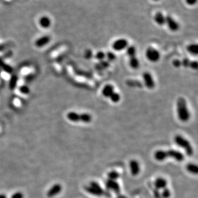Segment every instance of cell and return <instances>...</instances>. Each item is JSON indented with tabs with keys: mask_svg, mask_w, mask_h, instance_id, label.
Masks as SVG:
<instances>
[{
	"mask_svg": "<svg viewBox=\"0 0 198 198\" xmlns=\"http://www.w3.org/2000/svg\"><path fill=\"white\" fill-rule=\"evenodd\" d=\"M169 157L173 158L175 160L179 162L182 161L184 159L183 154L180 151L177 150H169L167 151L158 150L155 152V159L159 161H163Z\"/></svg>",
	"mask_w": 198,
	"mask_h": 198,
	"instance_id": "6da1fadb",
	"label": "cell"
},
{
	"mask_svg": "<svg viewBox=\"0 0 198 198\" xmlns=\"http://www.w3.org/2000/svg\"><path fill=\"white\" fill-rule=\"evenodd\" d=\"M177 111L178 119L182 122H185L189 121L191 113L188 108L187 104L184 97H179L177 102Z\"/></svg>",
	"mask_w": 198,
	"mask_h": 198,
	"instance_id": "7a4b0ae2",
	"label": "cell"
},
{
	"mask_svg": "<svg viewBox=\"0 0 198 198\" xmlns=\"http://www.w3.org/2000/svg\"><path fill=\"white\" fill-rule=\"evenodd\" d=\"M85 189L88 193L95 196H105L107 197H110L111 196L108 191H104L100 185L96 182H91L89 184V185H88L85 188Z\"/></svg>",
	"mask_w": 198,
	"mask_h": 198,
	"instance_id": "3957f363",
	"label": "cell"
},
{
	"mask_svg": "<svg viewBox=\"0 0 198 198\" xmlns=\"http://www.w3.org/2000/svg\"><path fill=\"white\" fill-rule=\"evenodd\" d=\"M67 117L69 121L73 122H82L84 123H90L92 121V117L89 113H78L75 112H69Z\"/></svg>",
	"mask_w": 198,
	"mask_h": 198,
	"instance_id": "277c9868",
	"label": "cell"
},
{
	"mask_svg": "<svg viewBox=\"0 0 198 198\" xmlns=\"http://www.w3.org/2000/svg\"><path fill=\"white\" fill-rule=\"evenodd\" d=\"M174 141L178 146L184 149L187 155L191 156L193 154V149L187 139L180 135H177L174 138Z\"/></svg>",
	"mask_w": 198,
	"mask_h": 198,
	"instance_id": "5b68a950",
	"label": "cell"
},
{
	"mask_svg": "<svg viewBox=\"0 0 198 198\" xmlns=\"http://www.w3.org/2000/svg\"><path fill=\"white\" fill-rule=\"evenodd\" d=\"M145 54L148 60L152 62L158 61L160 58V54L158 51L152 47H148Z\"/></svg>",
	"mask_w": 198,
	"mask_h": 198,
	"instance_id": "8992f818",
	"label": "cell"
},
{
	"mask_svg": "<svg viewBox=\"0 0 198 198\" xmlns=\"http://www.w3.org/2000/svg\"><path fill=\"white\" fill-rule=\"evenodd\" d=\"M128 43L126 40L124 39H120L117 40L112 44V48L114 50L117 51L124 50L126 48L128 47Z\"/></svg>",
	"mask_w": 198,
	"mask_h": 198,
	"instance_id": "52a82bcc",
	"label": "cell"
},
{
	"mask_svg": "<svg viewBox=\"0 0 198 198\" xmlns=\"http://www.w3.org/2000/svg\"><path fill=\"white\" fill-rule=\"evenodd\" d=\"M143 79L145 86L149 89H152L155 86V83L151 74L149 72H145L143 74Z\"/></svg>",
	"mask_w": 198,
	"mask_h": 198,
	"instance_id": "ba28073f",
	"label": "cell"
},
{
	"mask_svg": "<svg viewBox=\"0 0 198 198\" xmlns=\"http://www.w3.org/2000/svg\"><path fill=\"white\" fill-rule=\"evenodd\" d=\"M105 186L107 190L113 191L116 193H118L120 191L119 185L116 180H107L105 182Z\"/></svg>",
	"mask_w": 198,
	"mask_h": 198,
	"instance_id": "9c48e42d",
	"label": "cell"
},
{
	"mask_svg": "<svg viewBox=\"0 0 198 198\" xmlns=\"http://www.w3.org/2000/svg\"><path fill=\"white\" fill-rule=\"evenodd\" d=\"M166 18V23L168 25L169 29L173 31V32H176L180 28V25L171 16H167Z\"/></svg>",
	"mask_w": 198,
	"mask_h": 198,
	"instance_id": "30bf717a",
	"label": "cell"
},
{
	"mask_svg": "<svg viewBox=\"0 0 198 198\" xmlns=\"http://www.w3.org/2000/svg\"><path fill=\"white\" fill-rule=\"evenodd\" d=\"M130 173L133 176H137L140 172V165L139 162L135 160H132L130 162Z\"/></svg>",
	"mask_w": 198,
	"mask_h": 198,
	"instance_id": "8fae6325",
	"label": "cell"
},
{
	"mask_svg": "<svg viewBox=\"0 0 198 198\" xmlns=\"http://www.w3.org/2000/svg\"><path fill=\"white\" fill-rule=\"evenodd\" d=\"M62 190L61 185L60 184H56L47 191V195L48 197L51 198L58 194Z\"/></svg>",
	"mask_w": 198,
	"mask_h": 198,
	"instance_id": "7c38bea8",
	"label": "cell"
},
{
	"mask_svg": "<svg viewBox=\"0 0 198 198\" xmlns=\"http://www.w3.org/2000/svg\"><path fill=\"white\" fill-rule=\"evenodd\" d=\"M50 37L49 36H43L36 40L35 45L36 47H42L46 45L50 41Z\"/></svg>",
	"mask_w": 198,
	"mask_h": 198,
	"instance_id": "4fadbf2b",
	"label": "cell"
},
{
	"mask_svg": "<svg viewBox=\"0 0 198 198\" xmlns=\"http://www.w3.org/2000/svg\"><path fill=\"white\" fill-rule=\"evenodd\" d=\"M167 180L162 177L157 178L154 182V186L156 190H161L166 188L167 186Z\"/></svg>",
	"mask_w": 198,
	"mask_h": 198,
	"instance_id": "5bb4252c",
	"label": "cell"
},
{
	"mask_svg": "<svg viewBox=\"0 0 198 198\" xmlns=\"http://www.w3.org/2000/svg\"><path fill=\"white\" fill-rule=\"evenodd\" d=\"M115 92L114 91V87L111 84H107L103 88L102 93L105 97L110 98L112 94Z\"/></svg>",
	"mask_w": 198,
	"mask_h": 198,
	"instance_id": "9a60e30c",
	"label": "cell"
},
{
	"mask_svg": "<svg viewBox=\"0 0 198 198\" xmlns=\"http://www.w3.org/2000/svg\"><path fill=\"white\" fill-rule=\"evenodd\" d=\"M39 24L42 28L45 29L48 28L50 26L51 24L50 19L46 16L42 17L40 19Z\"/></svg>",
	"mask_w": 198,
	"mask_h": 198,
	"instance_id": "2e32d148",
	"label": "cell"
},
{
	"mask_svg": "<svg viewBox=\"0 0 198 198\" xmlns=\"http://www.w3.org/2000/svg\"><path fill=\"white\" fill-rule=\"evenodd\" d=\"M155 22L158 25H162L166 23V18L161 12H158L155 15Z\"/></svg>",
	"mask_w": 198,
	"mask_h": 198,
	"instance_id": "e0dca14e",
	"label": "cell"
},
{
	"mask_svg": "<svg viewBox=\"0 0 198 198\" xmlns=\"http://www.w3.org/2000/svg\"><path fill=\"white\" fill-rule=\"evenodd\" d=\"M0 68L7 73H11L13 71V69L11 66L6 63L1 58H0Z\"/></svg>",
	"mask_w": 198,
	"mask_h": 198,
	"instance_id": "ac0fdd59",
	"label": "cell"
},
{
	"mask_svg": "<svg viewBox=\"0 0 198 198\" xmlns=\"http://www.w3.org/2000/svg\"><path fill=\"white\" fill-rule=\"evenodd\" d=\"M130 66L132 68L135 69H138L139 67V66H140L139 61L136 56L130 58Z\"/></svg>",
	"mask_w": 198,
	"mask_h": 198,
	"instance_id": "d6986e66",
	"label": "cell"
},
{
	"mask_svg": "<svg viewBox=\"0 0 198 198\" xmlns=\"http://www.w3.org/2000/svg\"><path fill=\"white\" fill-rule=\"evenodd\" d=\"M18 77L16 75L12 76L11 79L9 82V88L11 90L15 89L18 82Z\"/></svg>",
	"mask_w": 198,
	"mask_h": 198,
	"instance_id": "ffe728a7",
	"label": "cell"
},
{
	"mask_svg": "<svg viewBox=\"0 0 198 198\" xmlns=\"http://www.w3.org/2000/svg\"><path fill=\"white\" fill-rule=\"evenodd\" d=\"M187 50L191 54L193 55L198 54V45L197 44H191L187 47Z\"/></svg>",
	"mask_w": 198,
	"mask_h": 198,
	"instance_id": "44dd1931",
	"label": "cell"
},
{
	"mask_svg": "<svg viewBox=\"0 0 198 198\" xmlns=\"http://www.w3.org/2000/svg\"><path fill=\"white\" fill-rule=\"evenodd\" d=\"M187 169L189 172L192 174H197L198 172V167L194 163H189L187 166Z\"/></svg>",
	"mask_w": 198,
	"mask_h": 198,
	"instance_id": "7402d4cb",
	"label": "cell"
},
{
	"mask_svg": "<svg viewBox=\"0 0 198 198\" xmlns=\"http://www.w3.org/2000/svg\"><path fill=\"white\" fill-rule=\"evenodd\" d=\"M127 84L130 87L141 88L143 87L141 83L137 80H128L127 81Z\"/></svg>",
	"mask_w": 198,
	"mask_h": 198,
	"instance_id": "603a6c76",
	"label": "cell"
},
{
	"mask_svg": "<svg viewBox=\"0 0 198 198\" xmlns=\"http://www.w3.org/2000/svg\"><path fill=\"white\" fill-rule=\"evenodd\" d=\"M107 177H108V180H117L119 178V173L116 171H111L108 172Z\"/></svg>",
	"mask_w": 198,
	"mask_h": 198,
	"instance_id": "cb8c5ba5",
	"label": "cell"
},
{
	"mask_svg": "<svg viewBox=\"0 0 198 198\" xmlns=\"http://www.w3.org/2000/svg\"><path fill=\"white\" fill-rule=\"evenodd\" d=\"M109 66V63L108 62L101 61L99 63L96 65V68L97 70L102 71L105 69H106Z\"/></svg>",
	"mask_w": 198,
	"mask_h": 198,
	"instance_id": "d4e9b609",
	"label": "cell"
},
{
	"mask_svg": "<svg viewBox=\"0 0 198 198\" xmlns=\"http://www.w3.org/2000/svg\"><path fill=\"white\" fill-rule=\"evenodd\" d=\"M127 54L130 58L136 56V49L133 46H130L127 49Z\"/></svg>",
	"mask_w": 198,
	"mask_h": 198,
	"instance_id": "484cf974",
	"label": "cell"
},
{
	"mask_svg": "<svg viewBox=\"0 0 198 198\" xmlns=\"http://www.w3.org/2000/svg\"><path fill=\"white\" fill-rule=\"evenodd\" d=\"M110 99H111L112 102H113L114 103H117L120 100L121 96H120V95L119 93H117L116 92H114L111 95V96L110 97Z\"/></svg>",
	"mask_w": 198,
	"mask_h": 198,
	"instance_id": "4316f807",
	"label": "cell"
},
{
	"mask_svg": "<svg viewBox=\"0 0 198 198\" xmlns=\"http://www.w3.org/2000/svg\"><path fill=\"white\" fill-rule=\"evenodd\" d=\"M171 195V191L168 188H165L162 189V193L161 194V197L163 198H169Z\"/></svg>",
	"mask_w": 198,
	"mask_h": 198,
	"instance_id": "83f0119b",
	"label": "cell"
},
{
	"mask_svg": "<svg viewBox=\"0 0 198 198\" xmlns=\"http://www.w3.org/2000/svg\"><path fill=\"white\" fill-rule=\"evenodd\" d=\"M105 57L106 54H105L104 52L102 51H99L96 53V54H95V58L100 61H103Z\"/></svg>",
	"mask_w": 198,
	"mask_h": 198,
	"instance_id": "f1b7e54d",
	"label": "cell"
},
{
	"mask_svg": "<svg viewBox=\"0 0 198 198\" xmlns=\"http://www.w3.org/2000/svg\"><path fill=\"white\" fill-rule=\"evenodd\" d=\"M19 91H21V93L22 94H29V93H30V89H29V87L26 85H22L21 87L19 88Z\"/></svg>",
	"mask_w": 198,
	"mask_h": 198,
	"instance_id": "f546056e",
	"label": "cell"
},
{
	"mask_svg": "<svg viewBox=\"0 0 198 198\" xmlns=\"http://www.w3.org/2000/svg\"><path fill=\"white\" fill-rule=\"evenodd\" d=\"M106 56L107 57L108 61H113L116 59L115 54L112 52H108L107 54H106Z\"/></svg>",
	"mask_w": 198,
	"mask_h": 198,
	"instance_id": "4dcf8cb0",
	"label": "cell"
},
{
	"mask_svg": "<svg viewBox=\"0 0 198 198\" xmlns=\"http://www.w3.org/2000/svg\"><path fill=\"white\" fill-rule=\"evenodd\" d=\"M190 63H191L190 60L188 58H184L183 61H182V65L184 67L187 68V67H189Z\"/></svg>",
	"mask_w": 198,
	"mask_h": 198,
	"instance_id": "1f68e13d",
	"label": "cell"
},
{
	"mask_svg": "<svg viewBox=\"0 0 198 198\" xmlns=\"http://www.w3.org/2000/svg\"><path fill=\"white\" fill-rule=\"evenodd\" d=\"M93 56V52L90 50H87L84 53V57L86 59L89 60Z\"/></svg>",
	"mask_w": 198,
	"mask_h": 198,
	"instance_id": "d6a6232c",
	"label": "cell"
},
{
	"mask_svg": "<svg viewBox=\"0 0 198 198\" xmlns=\"http://www.w3.org/2000/svg\"><path fill=\"white\" fill-rule=\"evenodd\" d=\"M173 66L176 68H180L182 66V61H180V60L178 59H176V60H173Z\"/></svg>",
	"mask_w": 198,
	"mask_h": 198,
	"instance_id": "836d02e7",
	"label": "cell"
},
{
	"mask_svg": "<svg viewBox=\"0 0 198 198\" xmlns=\"http://www.w3.org/2000/svg\"><path fill=\"white\" fill-rule=\"evenodd\" d=\"M11 198H23V194L21 192H16L12 195Z\"/></svg>",
	"mask_w": 198,
	"mask_h": 198,
	"instance_id": "e575fe53",
	"label": "cell"
},
{
	"mask_svg": "<svg viewBox=\"0 0 198 198\" xmlns=\"http://www.w3.org/2000/svg\"><path fill=\"white\" fill-rule=\"evenodd\" d=\"M198 62L197 61H191L189 67L193 69H197L198 68Z\"/></svg>",
	"mask_w": 198,
	"mask_h": 198,
	"instance_id": "d590c367",
	"label": "cell"
},
{
	"mask_svg": "<svg viewBox=\"0 0 198 198\" xmlns=\"http://www.w3.org/2000/svg\"><path fill=\"white\" fill-rule=\"evenodd\" d=\"M197 0H186V2L189 5H193L197 2Z\"/></svg>",
	"mask_w": 198,
	"mask_h": 198,
	"instance_id": "8d00e7d4",
	"label": "cell"
},
{
	"mask_svg": "<svg viewBox=\"0 0 198 198\" xmlns=\"http://www.w3.org/2000/svg\"><path fill=\"white\" fill-rule=\"evenodd\" d=\"M0 198H7L6 195L0 194Z\"/></svg>",
	"mask_w": 198,
	"mask_h": 198,
	"instance_id": "74e56055",
	"label": "cell"
},
{
	"mask_svg": "<svg viewBox=\"0 0 198 198\" xmlns=\"http://www.w3.org/2000/svg\"><path fill=\"white\" fill-rule=\"evenodd\" d=\"M1 70L0 69V75H1Z\"/></svg>",
	"mask_w": 198,
	"mask_h": 198,
	"instance_id": "f35d334b",
	"label": "cell"
},
{
	"mask_svg": "<svg viewBox=\"0 0 198 198\" xmlns=\"http://www.w3.org/2000/svg\"><path fill=\"white\" fill-rule=\"evenodd\" d=\"M154 1H158V0H154Z\"/></svg>",
	"mask_w": 198,
	"mask_h": 198,
	"instance_id": "ab89813d",
	"label": "cell"
}]
</instances>
